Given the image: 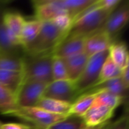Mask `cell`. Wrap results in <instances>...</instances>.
Here are the masks:
<instances>
[{
    "mask_svg": "<svg viewBox=\"0 0 129 129\" xmlns=\"http://www.w3.org/2000/svg\"><path fill=\"white\" fill-rule=\"evenodd\" d=\"M97 1L75 19L67 36L87 37L102 28L114 10L99 7L97 5Z\"/></svg>",
    "mask_w": 129,
    "mask_h": 129,
    "instance_id": "1",
    "label": "cell"
},
{
    "mask_svg": "<svg viewBox=\"0 0 129 129\" xmlns=\"http://www.w3.org/2000/svg\"><path fill=\"white\" fill-rule=\"evenodd\" d=\"M67 35L66 32L59 29L52 20L43 21L42 28L36 38L24 48L25 55L37 56L53 53Z\"/></svg>",
    "mask_w": 129,
    "mask_h": 129,
    "instance_id": "2",
    "label": "cell"
},
{
    "mask_svg": "<svg viewBox=\"0 0 129 129\" xmlns=\"http://www.w3.org/2000/svg\"><path fill=\"white\" fill-rule=\"evenodd\" d=\"M53 53L24 57V81H38L49 84L52 82V60Z\"/></svg>",
    "mask_w": 129,
    "mask_h": 129,
    "instance_id": "3",
    "label": "cell"
},
{
    "mask_svg": "<svg viewBox=\"0 0 129 129\" xmlns=\"http://www.w3.org/2000/svg\"><path fill=\"white\" fill-rule=\"evenodd\" d=\"M108 57L109 50L89 57L84 72L75 82L78 97L97 84L102 67Z\"/></svg>",
    "mask_w": 129,
    "mask_h": 129,
    "instance_id": "4",
    "label": "cell"
},
{
    "mask_svg": "<svg viewBox=\"0 0 129 129\" xmlns=\"http://www.w3.org/2000/svg\"><path fill=\"white\" fill-rule=\"evenodd\" d=\"M11 116L21 119L33 129H46L67 116L49 113L38 107L17 108Z\"/></svg>",
    "mask_w": 129,
    "mask_h": 129,
    "instance_id": "5",
    "label": "cell"
},
{
    "mask_svg": "<svg viewBox=\"0 0 129 129\" xmlns=\"http://www.w3.org/2000/svg\"><path fill=\"white\" fill-rule=\"evenodd\" d=\"M47 85L44 82L33 80L24 81L16 96L17 108L36 107L43 97Z\"/></svg>",
    "mask_w": 129,
    "mask_h": 129,
    "instance_id": "6",
    "label": "cell"
},
{
    "mask_svg": "<svg viewBox=\"0 0 129 129\" xmlns=\"http://www.w3.org/2000/svg\"><path fill=\"white\" fill-rule=\"evenodd\" d=\"M43 97L72 104L78 98L75 82L70 79L52 81L47 85Z\"/></svg>",
    "mask_w": 129,
    "mask_h": 129,
    "instance_id": "7",
    "label": "cell"
},
{
    "mask_svg": "<svg viewBox=\"0 0 129 129\" xmlns=\"http://www.w3.org/2000/svg\"><path fill=\"white\" fill-rule=\"evenodd\" d=\"M33 5L35 18L42 21L51 20L62 14L69 15L65 0H36L33 1Z\"/></svg>",
    "mask_w": 129,
    "mask_h": 129,
    "instance_id": "8",
    "label": "cell"
},
{
    "mask_svg": "<svg viewBox=\"0 0 129 129\" xmlns=\"http://www.w3.org/2000/svg\"><path fill=\"white\" fill-rule=\"evenodd\" d=\"M129 23V2L115 9L100 29L113 39Z\"/></svg>",
    "mask_w": 129,
    "mask_h": 129,
    "instance_id": "9",
    "label": "cell"
},
{
    "mask_svg": "<svg viewBox=\"0 0 129 129\" xmlns=\"http://www.w3.org/2000/svg\"><path fill=\"white\" fill-rule=\"evenodd\" d=\"M0 56L21 58L25 56L24 48L13 39L2 21L0 22Z\"/></svg>",
    "mask_w": 129,
    "mask_h": 129,
    "instance_id": "10",
    "label": "cell"
},
{
    "mask_svg": "<svg viewBox=\"0 0 129 129\" xmlns=\"http://www.w3.org/2000/svg\"><path fill=\"white\" fill-rule=\"evenodd\" d=\"M113 43V39L103 30L100 29L86 37L84 52L88 57H90L100 52L109 50Z\"/></svg>",
    "mask_w": 129,
    "mask_h": 129,
    "instance_id": "11",
    "label": "cell"
},
{
    "mask_svg": "<svg viewBox=\"0 0 129 129\" xmlns=\"http://www.w3.org/2000/svg\"><path fill=\"white\" fill-rule=\"evenodd\" d=\"M85 39L84 36H67L54 50L53 55L65 58L84 52Z\"/></svg>",
    "mask_w": 129,
    "mask_h": 129,
    "instance_id": "12",
    "label": "cell"
},
{
    "mask_svg": "<svg viewBox=\"0 0 129 129\" xmlns=\"http://www.w3.org/2000/svg\"><path fill=\"white\" fill-rule=\"evenodd\" d=\"M113 112V110L107 107L94 104L82 118L88 128H94L107 123Z\"/></svg>",
    "mask_w": 129,
    "mask_h": 129,
    "instance_id": "13",
    "label": "cell"
},
{
    "mask_svg": "<svg viewBox=\"0 0 129 129\" xmlns=\"http://www.w3.org/2000/svg\"><path fill=\"white\" fill-rule=\"evenodd\" d=\"M25 21L26 19L19 12L17 11H6L2 19V22L6 28L7 31L20 45V36Z\"/></svg>",
    "mask_w": 129,
    "mask_h": 129,
    "instance_id": "14",
    "label": "cell"
},
{
    "mask_svg": "<svg viewBox=\"0 0 129 129\" xmlns=\"http://www.w3.org/2000/svg\"><path fill=\"white\" fill-rule=\"evenodd\" d=\"M63 59L67 69L68 79L75 82L85 69L89 59L88 55L85 52H82Z\"/></svg>",
    "mask_w": 129,
    "mask_h": 129,
    "instance_id": "15",
    "label": "cell"
},
{
    "mask_svg": "<svg viewBox=\"0 0 129 129\" xmlns=\"http://www.w3.org/2000/svg\"><path fill=\"white\" fill-rule=\"evenodd\" d=\"M98 91L86 92L81 94L72 104L69 115L83 117L86 113L92 107Z\"/></svg>",
    "mask_w": 129,
    "mask_h": 129,
    "instance_id": "16",
    "label": "cell"
},
{
    "mask_svg": "<svg viewBox=\"0 0 129 129\" xmlns=\"http://www.w3.org/2000/svg\"><path fill=\"white\" fill-rule=\"evenodd\" d=\"M71 107V103L44 97H43L36 105V107L40 108L49 113L64 116L69 115Z\"/></svg>",
    "mask_w": 129,
    "mask_h": 129,
    "instance_id": "17",
    "label": "cell"
},
{
    "mask_svg": "<svg viewBox=\"0 0 129 129\" xmlns=\"http://www.w3.org/2000/svg\"><path fill=\"white\" fill-rule=\"evenodd\" d=\"M98 91H106L116 95L123 97L125 98L127 93L129 91V88H128L127 86L125 85L122 77H120L113 79L100 83L97 85H95L86 92H94Z\"/></svg>",
    "mask_w": 129,
    "mask_h": 129,
    "instance_id": "18",
    "label": "cell"
},
{
    "mask_svg": "<svg viewBox=\"0 0 129 129\" xmlns=\"http://www.w3.org/2000/svg\"><path fill=\"white\" fill-rule=\"evenodd\" d=\"M43 26V21L34 18L26 20L20 36V43L24 48L30 45L38 36Z\"/></svg>",
    "mask_w": 129,
    "mask_h": 129,
    "instance_id": "19",
    "label": "cell"
},
{
    "mask_svg": "<svg viewBox=\"0 0 129 129\" xmlns=\"http://www.w3.org/2000/svg\"><path fill=\"white\" fill-rule=\"evenodd\" d=\"M24 80L23 72L0 70V84L10 89L16 96Z\"/></svg>",
    "mask_w": 129,
    "mask_h": 129,
    "instance_id": "20",
    "label": "cell"
},
{
    "mask_svg": "<svg viewBox=\"0 0 129 129\" xmlns=\"http://www.w3.org/2000/svg\"><path fill=\"white\" fill-rule=\"evenodd\" d=\"M17 109L16 94L0 84V113L11 116Z\"/></svg>",
    "mask_w": 129,
    "mask_h": 129,
    "instance_id": "21",
    "label": "cell"
},
{
    "mask_svg": "<svg viewBox=\"0 0 129 129\" xmlns=\"http://www.w3.org/2000/svg\"><path fill=\"white\" fill-rule=\"evenodd\" d=\"M109 57L116 65L123 70L128 63L129 51L124 42H113L109 48Z\"/></svg>",
    "mask_w": 129,
    "mask_h": 129,
    "instance_id": "22",
    "label": "cell"
},
{
    "mask_svg": "<svg viewBox=\"0 0 129 129\" xmlns=\"http://www.w3.org/2000/svg\"><path fill=\"white\" fill-rule=\"evenodd\" d=\"M122 73H123V70L119 68L116 65V63L111 60V58L108 57L102 67L99 80L96 85L100 83H103L106 81L113 79L120 78L122 76Z\"/></svg>",
    "mask_w": 129,
    "mask_h": 129,
    "instance_id": "23",
    "label": "cell"
},
{
    "mask_svg": "<svg viewBox=\"0 0 129 129\" xmlns=\"http://www.w3.org/2000/svg\"><path fill=\"white\" fill-rule=\"evenodd\" d=\"M124 99L123 97L116 95L106 91H98L94 104L105 106L115 110L123 102Z\"/></svg>",
    "mask_w": 129,
    "mask_h": 129,
    "instance_id": "24",
    "label": "cell"
},
{
    "mask_svg": "<svg viewBox=\"0 0 129 129\" xmlns=\"http://www.w3.org/2000/svg\"><path fill=\"white\" fill-rule=\"evenodd\" d=\"M82 117L68 115L46 129H87Z\"/></svg>",
    "mask_w": 129,
    "mask_h": 129,
    "instance_id": "25",
    "label": "cell"
},
{
    "mask_svg": "<svg viewBox=\"0 0 129 129\" xmlns=\"http://www.w3.org/2000/svg\"><path fill=\"white\" fill-rule=\"evenodd\" d=\"M52 81L68 79L67 69L63 58L53 55L52 60Z\"/></svg>",
    "mask_w": 129,
    "mask_h": 129,
    "instance_id": "26",
    "label": "cell"
},
{
    "mask_svg": "<svg viewBox=\"0 0 129 129\" xmlns=\"http://www.w3.org/2000/svg\"><path fill=\"white\" fill-rule=\"evenodd\" d=\"M24 67V58L0 56V70L23 72Z\"/></svg>",
    "mask_w": 129,
    "mask_h": 129,
    "instance_id": "27",
    "label": "cell"
},
{
    "mask_svg": "<svg viewBox=\"0 0 129 129\" xmlns=\"http://www.w3.org/2000/svg\"><path fill=\"white\" fill-rule=\"evenodd\" d=\"M107 129H129V108L118 120L109 125Z\"/></svg>",
    "mask_w": 129,
    "mask_h": 129,
    "instance_id": "28",
    "label": "cell"
},
{
    "mask_svg": "<svg viewBox=\"0 0 129 129\" xmlns=\"http://www.w3.org/2000/svg\"><path fill=\"white\" fill-rule=\"evenodd\" d=\"M121 2V0H98L97 5L103 8L115 10Z\"/></svg>",
    "mask_w": 129,
    "mask_h": 129,
    "instance_id": "29",
    "label": "cell"
},
{
    "mask_svg": "<svg viewBox=\"0 0 129 129\" xmlns=\"http://www.w3.org/2000/svg\"><path fill=\"white\" fill-rule=\"evenodd\" d=\"M1 129H33V128L29 125L28 124L10 122L2 124Z\"/></svg>",
    "mask_w": 129,
    "mask_h": 129,
    "instance_id": "30",
    "label": "cell"
},
{
    "mask_svg": "<svg viewBox=\"0 0 129 129\" xmlns=\"http://www.w3.org/2000/svg\"><path fill=\"white\" fill-rule=\"evenodd\" d=\"M122 79L125 83V85L127 86V88H129V58L127 63V65L125 67V68L123 70V73H122Z\"/></svg>",
    "mask_w": 129,
    "mask_h": 129,
    "instance_id": "31",
    "label": "cell"
},
{
    "mask_svg": "<svg viewBox=\"0 0 129 129\" xmlns=\"http://www.w3.org/2000/svg\"><path fill=\"white\" fill-rule=\"evenodd\" d=\"M7 4H8L7 2L0 1V22L2 21L3 14L6 11V7H7L6 5H7Z\"/></svg>",
    "mask_w": 129,
    "mask_h": 129,
    "instance_id": "32",
    "label": "cell"
},
{
    "mask_svg": "<svg viewBox=\"0 0 129 129\" xmlns=\"http://www.w3.org/2000/svg\"><path fill=\"white\" fill-rule=\"evenodd\" d=\"M109 125V124L107 122V123H106V124H104V125H102L97 126V127H94V128H88V127H87V129H107L108 128Z\"/></svg>",
    "mask_w": 129,
    "mask_h": 129,
    "instance_id": "33",
    "label": "cell"
},
{
    "mask_svg": "<svg viewBox=\"0 0 129 129\" xmlns=\"http://www.w3.org/2000/svg\"><path fill=\"white\" fill-rule=\"evenodd\" d=\"M1 126H2V123L0 122V129H1Z\"/></svg>",
    "mask_w": 129,
    "mask_h": 129,
    "instance_id": "34",
    "label": "cell"
}]
</instances>
